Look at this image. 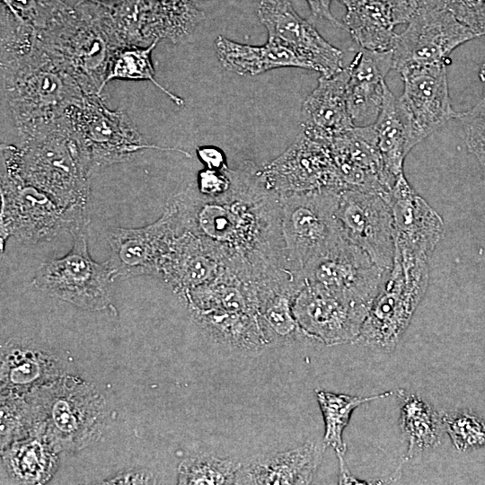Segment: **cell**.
<instances>
[{
  "instance_id": "cell-1",
  "label": "cell",
  "mask_w": 485,
  "mask_h": 485,
  "mask_svg": "<svg viewBox=\"0 0 485 485\" xmlns=\"http://www.w3.org/2000/svg\"><path fill=\"white\" fill-rule=\"evenodd\" d=\"M229 189L207 196L196 184L175 195L168 206L180 225L208 242L225 267L289 268L281 230V196L265 183L251 161L228 168Z\"/></svg>"
},
{
  "instance_id": "cell-2",
  "label": "cell",
  "mask_w": 485,
  "mask_h": 485,
  "mask_svg": "<svg viewBox=\"0 0 485 485\" xmlns=\"http://www.w3.org/2000/svg\"><path fill=\"white\" fill-rule=\"evenodd\" d=\"M58 119L22 127L20 146H2L1 169L87 217L93 165L66 116Z\"/></svg>"
},
{
  "instance_id": "cell-3",
  "label": "cell",
  "mask_w": 485,
  "mask_h": 485,
  "mask_svg": "<svg viewBox=\"0 0 485 485\" xmlns=\"http://www.w3.org/2000/svg\"><path fill=\"white\" fill-rule=\"evenodd\" d=\"M35 430L46 434L60 450H78L100 436L106 418L102 395L91 384L62 375L25 397Z\"/></svg>"
},
{
  "instance_id": "cell-4",
  "label": "cell",
  "mask_w": 485,
  "mask_h": 485,
  "mask_svg": "<svg viewBox=\"0 0 485 485\" xmlns=\"http://www.w3.org/2000/svg\"><path fill=\"white\" fill-rule=\"evenodd\" d=\"M428 282V260L394 255L392 268L355 342L372 350L392 352L423 299Z\"/></svg>"
},
{
  "instance_id": "cell-5",
  "label": "cell",
  "mask_w": 485,
  "mask_h": 485,
  "mask_svg": "<svg viewBox=\"0 0 485 485\" xmlns=\"http://www.w3.org/2000/svg\"><path fill=\"white\" fill-rule=\"evenodd\" d=\"M73 246L59 259L41 263L32 283L47 295L79 308L101 311L111 306V284L118 277L110 260L99 263L88 251L85 228L72 233Z\"/></svg>"
},
{
  "instance_id": "cell-6",
  "label": "cell",
  "mask_w": 485,
  "mask_h": 485,
  "mask_svg": "<svg viewBox=\"0 0 485 485\" xmlns=\"http://www.w3.org/2000/svg\"><path fill=\"white\" fill-rule=\"evenodd\" d=\"M1 249L9 236L37 243L86 228L88 217L71 212L46 192L1 169Z\"/></svg>"
},
{
  "instance_id": "cell-7",
  "label": "cell",
  "mask_w": 485,
  "mask_h": 485,
  "mask_svg": "<svg viewBox=\"0 0 485 485\" xmlns=\"http://www.w3.org/2000/svg\"><path fill=\"white\" fill-rule=\"evenodd\" d=\"M390 270L375 264L369 255L340 232L323 251L303 267L304 281L370 309Z\"/></svg>"
},
{
  "instance_id": "cell-8",
  "label": "cell",
  "mask_w": 485,
  "mask_h": 485,
  "mask_svg": "<svg viewBox=\"0 0 485 485\" xmlns=\"http://www.w3.org/2000/svg\"><path fill=\"white\" fill-rule=\"evenodd\" d=\"M338 190L322 189L281 196V230L292 268L303 267L324 250L340 230L336 217Z\"/></svg>"
},
{
  "instance_id": "cell-9",
  "label": "cell",
  "mask_w": 485,
  "mask_h": 485,
  "mask_svg": "<svg viewBox=\"0 0 485 485\" xmlns=\"http://www.w3.org/2000/svg\"><path fill=\"white\" fill-rule=\"evenodd\" d=\"M397 34L392 49L393 69L435 64H447L450 54L462 44L479 36L461 22L445 6L425 2Z\"/></svg>"
},
{
  "instance_id": "cell-10",
  "label": "cell",
  "mask_w": 485,
  "mask_h": 485,
  "mask_svg": "<svg viewBox=\"0 0 485 485\" xmlns=\"http://www.w3.org/2000/svg\"><path fill=\"white\" fill-rule=\"evenodd\" d=\"M65 114L93 166L124 161L137 151L149 148L179 151L190 156L181 149L145 143L126 116L109 110L98 96H84Z\"/></svg>"
},
{
  "instance_id": "cell-11",
  "label": "cell",
  "mask_w": 485,
  "mask_h": 485,
  "mask_svg": "<svg viewBox=\"0 0 485 485\" xmlns=\"http://www.w3.org/2000/svg\"><path fill=\"white\" fill-rule=\"evenodd\" d=\"M336 217L341 234L378 266L391 270L395 243L388 196L359 189L339 191Z\"/></svg>"
},
{
  "instance_id": "cell-12",
  "label": "cell",
  "mask_w": 485,
  "mask_h": 485,
  "mask_svg": "<svg viewBox=\"0 0 485 485\" xmlns=\"http://www.w3.org/2000/svg\"><path fill=\"white\" fill-rule=\"evenodd\" d=\"M403 92L397 106L410 150L459 114L452 106L446 64L412 66L400 72Z\"/></svg>"
},
{
  "instance_id": "cell-13",
  "label": "cell",
  "mask_w": 485,
  "mask_h": 485,
  "mask_svg": "<svg viewBox=\"0 0 485 485\" xmlns=\"http://www.w3.org/2000/svg\"><path fill=\"white\" fill-rule=\"evenodd\" d=\"M266 185L283 196L313 190H343L330 141L300 131L295 142L278 157L260 165Z\"/></svg>"
},
{
  "instance_id": "cell-14",
  "label": "cell",
  "mask_w": 485,
  "mask_h": 485,
  "mask_svg": "<svg viewBox=\"0 0 485 485\" xmlns=\"http://www.w3.org/2000/svg\"><path fill=\"white\" fill-rule=\"evenodd\" d=\"M292 311L303 335L333 346L357 340L369 309L304 281Z\"/></svg>"
},
{
  "instance_id": "cell-15",
  "label": "cell",
  "mask_w": 485,
  "mask_h": 485,
  "mask_svg": "<svg viewBox=\"0 0 485 485\" xmlns=\"http://www.w3.org/2000/svg\"><path fill=\"white\" fill-rule=\"evenodd\" d=\"M258 17L268 32V40L296 54L309 70L331 76L344 67L342 51L328 42L308 21L286 0H261Z\"/></svg>"
},
{
  "instance_id": "cell-16",
  "label": "cell",
  "mask_w": 485,
  "mask_h": 485,
  "mask_svg": "<svg viewBox=\"0 0 485 485\" xmlns=\"http://www.w3.org/2000/svg\"><path fill=\"white\" fill-rule=\"evenodd\" d=\"M177 231V221L168 206L156 221L146 226L109 229V260L116 269L118 277H158L162 260Z\"/></svg>"
},
{
  "instance_id": "cell-17",
  "label": "cell",
  "mask_w": 485,
  "mask_h": 485,
  "mask_svg": "<svg viewBox=\"0 0 485 485\" xmlns=\"http://www.w3.org/2000/svg\"><path fill=\"white\" fill-rule=\"evenodd\" d=\"M388 200L393 218L394 255L428 260L445 232L441 216L413 190L404 174L389 190Z\"/></svg>"
},
{
  "instance_id": "cell-18",
  "label": "cell",
  "mask_w": 485,
  "mask_h": 485,
  "mask_svg": "<svg viewBox=\"0 0 485 485\" xmlns=\"http://www.w3.org/2000/svg\"><path fill=\"white\" fill-rule=\"evenodd\" d=\"M75 83L49 66L30 65L28 70L20 71L13 86V101L22 111L18 115L21 126L57 119L53 111L66 112L68 104L79 103L84 96Z\"/></svg>"
},
{
  "instance_id": "cell-19",
  "label": "cell",
  "mask_w": 485,
  "mask_h": 485,
  "mask_svg": "<svg viewBox=\"0 0 485 485\" xmlns=\"http://www.w3.org/2000/svg\"><path fill=\"white\" fill-rule=\"evenodd\" d=\"M330 146L344 189L389 193L373 124L348 129L333 137Z\"/></svg>"
},
{
  "instance_id": "cell-20",
  "label": "cell",
  "mask_w": 485,
  "mask_h": 485,
  "mask_svg": "<svg viewBox=\"0 0 485 485\" xmlns=\"http://www.w3.org/2000/svg\"><path fill=\"white\" fill-rule=\"evenodd\" d=\"M225 268L208 242L178 224V231L162 260L158 277L182 296L214 280Z\"/></svg>"
},
{
  "instance_id": "cell-21",
  "label": "cell",
  "mask_w": 485,
  "mask_h": 485,
  "mask_svg": "<svg viewBox=\"0 0 485 485\" xmlns=\"http://www.w3.org/2000/svg\"><path fill=\"white\" fill-rule=\"evenodd\" d=\"M349 66L339 73L318 79L301 109V131L313 138L331 141L356 127L348 113L347 87Z\"/></svg>"
},
{
  "instance_id": "cell-22",
  "label": "cell",
  "mask_w": 485,
  "mask_h": 485,
  "mask_svg": "<svg viewBox=\"0 0 485 485\" xmlns=\"http://www.w3.org/2000/svg\"><path fill=\"white\" fill-rule=\"evenodd\" d=\"M325 448L322 442H306L287 451L254 456L242 463L235 484H310Z\"/></svg>"
},
{
  "instance_id": "cell-23",
  "label": "cell",
  "mask_w": 485,
  "mask_h": 485,
  "mask_svg": "<svg viewBox=\"0 0 485 485\" xmlns=\"http://www.w3.org/2000/svg\"><path fill=\"white\" fill-rule=\"evenodd\" d=\"M348 66V113L355 126L372 125L382 108L386 86L384 78L390 70L393 69L392 51L360 48Z\"/></svg>"
},
{
  "instance_id": "cell-24",
  "label": "cell",
  "mask_w": 485,
  "mask_h": 485,
  "mask_svg": "<svg viewBox=\"0 0 485 485\" xmlns=\"http://www.w3.org/2000/svg\"><path fill=\"white\" fill-rule=\"evenodd\" d=\"M1 352V395L25 398L63 375L62 361L36 345L9 342Z\"/></svg>"
},
{
  "instance_id": "cell-25",
  "label": "cell",
  "mask_w": 485,
  "mask_h": 485,
  "mask_svg": "<svg viewBox=\"0 0 485 485\" xmlns=\"http://www.w3.org/2000/svg\"><path fill=\"white\" fill-rule=\"evenodd\" d=\"M214 48L222 66L240 75H258L281 67L308 69L305 62L292 50L270 40L252 46L219 35L214 41Z\"/></svg>"
},
{
  "instance_id": "cell-26",
  "label": "cell",
  "mask_w": 485,
  "mask_h": 485,
  "mask_svg": "<svg viewBox=\"0 0 485 485\" xmlns=\"http://www.w3.org/2000/svg\"><path fill=\"white\" fill-rule=\"evenodd\" d=\"M60 451L46 434L35 432L2 450V462L16 482L42 484L55 473Z\"/></svg>"
},
{
  "instance_id": "cell-27",
  "label": "cell",
  "mask_w": 485,
  "mask_h": 485,
  "mask_svg": "<svg viewBox=\"0 0 485 485\" xmlns=\"http://www.w3.org/2000/svg\"><path fill=\"white\" fill-rule=\"evenodd\" d=\"M194 321L215 340L244 350H259L271 340L259 314L222 309L191 311Z\"/></svg>"
},
{
  "instance_id": "cell-28",
  "label": "cell",
  "mask_w": 485,
  "mask_h": 485,
  "mask_svg": "<svg viewBox=\"0 0 485 485\" xmlns=\"http://www.w3.org/2000/svg\"><path fill=\"white\" fill-rule=\"evenodd\" d=\"M343 24L360 48L389 51L395 44L396 24L384 0H358L347 8Z\"/></svg>"
},
{
  "instance_id": "cell-29",
  "label": "cell",
  "mask_w": 485,
  "mask_h": 485,
  "mask_svg": "<svg viewBox=\"0 0 485 485\" xmlns=\"http://www.w3.org/2000/svg\"><path fill=\"white\" fill-rule=\"evenodd\" d=\"M373 126L382 157L384 182L390 190L398 178L404 174V159L410 150L406 128L397 106V98L387 84L380 113Z\"/></svg>"
},
{
  "instance_id": "cell-30",
  "label": "cell",
  "mask_w": 485,
  "mask_h": 485,
  "mask_svg": "<svg viewBox=\"0 0 485 485\" xmlns=\"http://www.w3.org/2000/svg\"><path fill=\"white\" fill-rule=\"evenodd\" d=\"M400 403V425L408 441V458L440 444L444 430L441 413L415 393L397 391Z\"/></svg>"
},
{
  "instance_id": "cell-31",
  "label": "cell",
  "mask_w": 485,
  "mask_h": 485,
  "mask_svg": "<svg viewBox=\"0 0 485 485\" xmlns=\"http://www.w3.org/2000/svg\"><path fill=\"white\" fill-rule=\"evenodd\" d=\"M394 392L388 391L360 397L316 390V399L324 420L322 443L325 447L331 446L336 454L345 455L347 446L343 441V431L349 422L353 410L365 402L389 397Z\"/></svg>"
},
{
  "instance_id": "cell-32",
  "label": "cell",
  "mask_w": 485,
  "mask_h": 485,
  "mask_svg": "<svg viewBox=\"0 0 485 485\" xmlns=\"http://www.w3.org/2000/svg\"><path fill=\"white\" fill-rule=\"evenodd\" d=\"M204 17L190 0H155V13L150 28L155 40L167 38L184 40Z\"/></svg>"
},
{
  "instance_id": "cell-33",
  "label": "cell",
  "mask_w": 485,
  "mask_h": 485,
  "mask_svg": "<svg viewBox=\"0 0 485 485\" xmlns=\"http://www.w3.org/2000/svg\"><path fill=\"white\" fill-rule=\"evenodd\" d=\"M158 40L146 48H128L119 50L110 57L108 72L102 84L113 79L148 80L164 93L175 104L182 106L184 100L172 93L155 80L151 53Z\"/></svg>"
},
{
  "instance_id": "cell-34",
  "label": "cell",
  "mask_w": 485,
  "mask_h": 485,
  "mask_svg": "<svg viewBox=\"0 0 485 485\" xmlns=\"http://www.w3.org/2000/svg\"><path fill=\"white\" fill-rule=\"evenodd\" d=\"M242 465L234 459L201 454L183 459L178 467V484H235Z\"/></svg>"
},
{
  "instance_id": "cell-35",
  "label": "cell",
  "mask_w": 485,
  "mask_h": 485,
  "mask_svg": "<svg viewBox=\"0 0 485 485\" xmlns=\"http://www.w3.org/2000/svg\"><path fill=\"white\" fill-rule=\"evenodd\" d=\"M444 430L459 451L485 446V422L474 413H441Z\"/></svg>"
},
{
  "instance_id": "cell-36",
  "label": "cell",
  "mask_w": 485,
  "mask_h": 485,
  "mask_svg": "<svg viewBox=\"0 0 485 485\" xmlns=\"http://www.w3.org/2000/svg\"><path fill=\"white\" fill-rule=\"evenodd\" d=\"M457 119L463 128L467 149L478 161L485 181V91L479 101Z\"/></svg>"
},
{
  "instance_id": "cell-37",
  "label": "cell",
  "mask_w": 485,
  "mask_h": 485,
  "mask_svg": "<svg viewBox=\"0 0 485 485\" xmlns=\"http://www.w3.org/2000/svg\"><path fill=\"white\" fill-rule=\"evenodd\" d=\"M424 2L445 6L479 37L485 35V0H418V4Z\"/></svg>"
},
{
  "instance_id": "cell-38",
  "label": "cell",
  "mask_w": 485,
  "mask_h": 485,
  "mask_svg": "<svg viewBox=\"0 0 485 485\" xmlns=\"http://www.w3.org/2000/svg\"><path fill=\"white\" fill-rule=\"evenodd\" d=\"M228 168L212 170L205 168L198 173L197 189L207 196H217L226 191L231 185Z\"/></svg>"
},
{
  "instance_id": "cell-39",
  "label": "cell",
  "mask_w": 485,
  "mask_h": 485,
  "mask_svg": "<svg viewBox=\"0 0 485 485\" xmlns=\"http://www.w3.org/2000/svg\"><path fill=\"white\" fill-rule=\"evenodd\" d=\"M154 476L140 469L123 470L102 481V484H153Z\"/></svg>"
},
{
  "instance_id": "cell-40",
  "label": "cell",
  "mask_w": 485,
  "mask_h": 485,
  "mask_svg": "<svg viewBox=\"0 0 485 485\" xmlns=\"http://www.w3.org/2000/svg\"><path fill=\"white\" fill-rule=\"evenodd\" d=\"M197 155L205 168L225 170L228 167L225 153L214 146H204L197 148Z\"/></svg>"
},
{
  "instance_id": "cell-41",
  "label": "cell",
  "mask_w": 485,
  "mask_h": 485,
  "mask_svg": "<svg viewBox=\"0 0 485 485\" xmlns=\"http://www.w3.org/2000/svg\"><path fill=\"white\" fill-rule=\"evenodd\" d=\"M390 6L395 24L408 23L418 8V0H384Z\"/></svg>"
},
{
  "instance_id": "cell-42",
  "label": "cell",
  "mask_w": 485,
  "mask_h": 485,
  "mask_svg": "<svg viewBox=\"0 0 485 485\" xmlns=\"http://www.w3.org/2000/svg\"><path fill=\"white\" fill-rule=\"evenodd\" d=\"M331 1L332 0H306L313 17L324 19L333 26L346 30L343 22H340L332 15L331 12Z\"/></svg>"
},
{
  "instance_id": "cell-43",
  "label": "cell",
  "mask_w": 485,
  "mask_h": 485,
  "mask_svg": "<svg viewBox=\"0 0 485 485\" xmlns=\"http://www.w3.org/2000/svg\"><path fill=\"white\" fill-rule=\"evenodd\" d=\"M337 457L339 459V466H340V474H339V484H356V485H361V484H368V482H366L364 481H360L357 478H356L353 474H351L349 469L348 468L346 462L344 460V455L342 454H337Z\"/></svg>"
},
{
  "instance_id": "cell-44",
  "label": "cell",
  "mask_w": 485,
  "mask_h": 485,
  "mask_svg": "<svg viewBox=\"0 0 485 485\" xmlns=\"http://www.w3.org/2000/svg\"><path fill=\"white\" fill-rule=\"evenodd\" d=\"M479 77L482 82H485V60L480 68Z\"/></svg>"
},
{
  "instance_id": "cell-45",
  "label": "cell",
  "mask_w": 485,
  "mask_h": 485,
  "mask_svg": "<svg viewBox=\"0 0 485 485\" xmlns=\"http://www.w3.org/2000/svg\"><path fill=\"white\" fill-rule=\"evenodd\" d=\"M341 4H343L346 6V9L352 6L354 4H356L358 0H338Z\"/></svg>"
}]
</instances>
